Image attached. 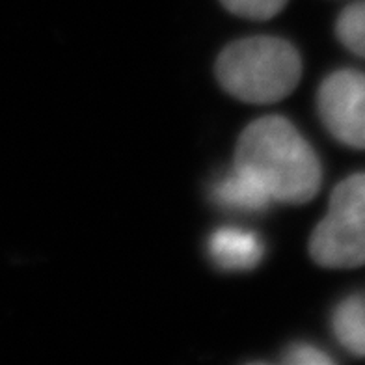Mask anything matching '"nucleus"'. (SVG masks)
<instances>
[{
    "mask_svg": "<svg viewBox=\"0 0 365 365\" xmlns=\"http://www.w3.org/2000/svg\"><path fill=\"white\" fill-rule=\"evenodd\" d=\"M321 121L337 142L365 149V73L339 69L317 91Z\"/></svg>",
    "mask_w": 365,
    "mask_h": 365,
    "instance_id": "nucleus-4",
    "label": "nucleus"
},
{
    "mask_svg": "<svg viewBox=\"0 0 365 365\" xmlns=\"http://www.w3.org/2000/svg\"><path fill=\"white\" fill-rule=\"evenodd\" d=\"M233 166L254 173L276 202L306 203L321 188L317 155L282 115L261 118L242 130Z\"/></svg>",
    "mask_w": 365,
    "mask_h": 365,
    "instance_id": "nucleus-1",
    "label": "nucleus"
},
{
    "mask_svg": "<svg viewBox=\"0 0 365 365\" xmlns=\"http://www.w3.org/2000/svg\"><path fill=\"white\" fill-rule=\"evenodd\" d=\"M302 60L279 38H246L227 45L217 62L220 86L246 103H276L297 88Z\"/></svg>",
    "mask_w": 365,
    "mask_h": 365,
    "instance_id": "nucleus-2",
    "label": "nucleus"
},
{
    "mask_svg": "<svg viewBox=\"0 0 365 365\" xmlns=\"http://www.w3.org/2000/svg\"><path fill=\"white\" fill-rule=\"evenodd\" d=\"M336 34L351 53L365 58V0H356L339 14Z\"/></svg>",
    "mask_w": 365,
    "mask_h": 365,
    "instance_id": "nucleus-8",
    "label": "nucleus"
},
{
    "mask_svg": "<svg viewBox=\"0 0 365 365\" xmlns=\"http://www.w3.org/2000/svg\"><path fill=\"white\" fill-rule=\"evenodd\" d=\"M331 330L343 349L365 358V297L351 294L331 313Z\"/></svg>",
    "mask_w": 365,
    "mask_h": 365,
    "instance_id": "nucleus-7",
    "label": "nucleus"
},
{
    "mask_svg": "<svg viewBox=\"0 0 365 365\" xmlns=\"http://www.w3.org/2000/svg\"><path fill=\"white\" fill-rule=\"evenodd\" d=\"M263 242L255 233L220 227L209 239V254L224 270H250L263 257Z\"/></svg>",
    "mask_w": 365,
    "mask_h": 365,
    "instance_id": "nucleus-5",
    "label": "nucleus"
},
{
    "mask_svg": "<svg viewBox=\"0 0 365 365\" xmlns=\"http://www.w3.org/2000/svg\"><path fill=\"white\" fill-rule=\"evenodd\" d=\"M309 255L324 269L365 264V172L349 175L334 188L327 217L309 239Z\"/></svg>",
    "mask_w": 365,
    "mask_h": 365,
    "instance_id": "nucleus-3",
    "label": "nucleus"
},
{
    "mask_svg": "<svg viewBox=\"0 0 365 365\" xmlns=\"http://www.w3.org/2000/svg\"><path fill=\"white\" fill-rule=\"evenodd\" d=\"M224 8L231 14L245 19L264 21L278 15L289 0H220Z\"/></svg>",
    "mask_w": 365,
    "mask_h": 365,
    "instance_id": "nucleus-9",
    "label": "nucleus"
},
{
    "mask_svg": "<svg viewBox=\"0 0 365 365\" xmlns=\"http://www.w3.org/2000/svg\"><path fill=\"white\" fill-rule=\"evenodd\" d=\"M212 200L226 209L245 212L263 211L272 202L259 179L237 166L212 185Z\"/></svg>",
    "mask_w": 365,
    "mask_h": 365,
    "instance_id": "nucleus-6",
    "label": "nucleus"
},
{
    "mask_svg": "<svg viewBox=\"0 0 365 365\" xmlns=\"http://www.w3.org/2000/svg\"><path fill=\"white\" fill-rule=\"evenodd\" d=\"M284 361L289 365H328L334 360L327 352L319 351L317 346L308 345V343H297V345L289 346Z\"/></svg>",
    "mask_w": 365,
    "mask_h": 365,
    "instance_id": "nucleus-10",
    "label": "nucleus"
}]
</instances>
